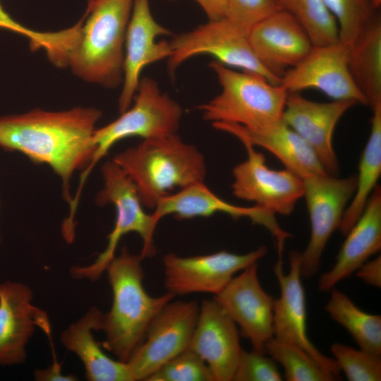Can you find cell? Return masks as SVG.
Segmentation results:
<instances>
[{"label": "cell", "mask_w": 381, "mask_h": 381, "mask_svg": "<svg viewBox=\"0 0 381 381\" xmlns=\"http://www.w3.org/2000/svg\"><path fill=\"white\" fill-rule=\"evenodd\" d=\"M102 114L95 107H78L0 116V147L48 165L61 179L63 195L70 204L71 181L76 171L84 170L91 161L93 133Z\"/></svg>", "instance_id": "cell-1"}, {"label": "cell", "mask_w": 381, "mask_h": 381, "mask_svg": "<svg viewBox=\"0 0 381 381\" xmlns=\"http://www.w3.org/2000/svg\"><path fill=\"white\" fill-rule=\"evenodd\" d=\"M143 260L124 246L105 270L113 300L102 318L101 330L105 334L102 346L123 362H127L143 341L157 314L175 297L168 291L157 297L148 294L143 284Z\"/></svg>", "instance_id": "cell-2"}, {"label": "cell", "mask_w": 381, "mask_h": 381, "mask_svg": "<svg viewBox=\"0 0 381 381\" xmlns=\"http://www.w3.org/2000/svg\"><path fill=\"white\" fill-rule=\"evenodd\" d=\"M134 183L144 207L155 209L174 189L203 182L205 159L194 145L177 134L143 139L112 159Z\"/></svg>", "instance_id": "cell-3"}, {"label": "cell", "mask_w": 381, "mask_h": 381, "mask_svg": "<svg viewBox=\"0 0 381 381\" xmlns=\"http://www.w3.org/2000/svg\"><path fill=\"white\" fill-rule=\"evenodd\" d=\"M133 0H88L66 67L83 80L116 87L123 82L126 32Z\"/></svg>", "instance_id": "cell-4"}, {"label": "cell", "mask_w": 381, "mask_h": 381, "mask_svg": "<svg viewBox=\"0 0 381 381\" xmlns=\"http://www.w3.org/2000/svg\"><path fill=\"white\" fill-rule=\"evenodd\" d=\"M222 87L221 92L197 108L213 123H230L253 129L282 119L288 91L264 76L236 71L213 60L209 64Z\"/></svg>", "instance_id": "cell-5"}, {"label": "cell", "mask_w": 381, "mask_h": 381, "mask_svg": "<svg viewBox=\"0 0 381 381\" xmlns=\"http://www.w3.org/2000/svg\"><path fill=\"white\" fill-rule=\"evenodd\" d=\"M103 187L95 197L99 206L111 204L116 210V221L104 250L90 265L75 266L71 269L76 279L98 280L108 264L116 255V250L122 236L131 233L138 234L142 239L140 257L144 259L154 256L157 249L154 234L159 221L154 214L144 210L137 188L127 174L113 160L102 166Z\"/></svg>", "instance_id": "cell-6"}, {"label": "cell", "mask_w": 381, "mask_h": 381, "mask_svg": "<svg viewBox=\"0 0 381 381\" xmlns=\"http://www.w3.org/2000/svg\"><path fill=\"white\" fill-rule=\"evenodd\" d=\"M133 99L131 108L114 121L95 129L92 137L95 151L80 175L77 196L81 195L86 179L97 162L119 141L132 136L149 139L177 133L183 109L177 102L161 91L154 79L141 78Z\"/></svg>", "instance_id": "cell-7"}, {"label": "cell", "mask_w": 381, "mask_h": 381, "mask_svg": "<svg viewBox=\"0 0 381 381\" xmlns=\"http://www.w3.org/2000/svg\"><path fill=\"white\" fill-rule=\"evenodd\" d=\"M303 195L308 211L310 235L301 253V277L310 279L319 271L325 246L339 229L346 208L356 188V176L339 178L328 174L302 179Z\"/></svg>", "instance_id": "cell-8"}, {"label": "cell", "mask_w": 381, "mask_h": 381, "mask_svg": "<svg viewBox=\"0 0 381 381\" xmlns=\"http://www.w3.org/2000/svg\"><path fill=\"white\" fill-rule=\"evenodd\" d=\"M171 54L167 59L168 71L176 70L188 59L208 54L226 66L258 73L270 82L279 85L281 78L266 68L257 59L246 35L225 18L209 20L195 29L181 33L170 41Z\"/></svg>", "instance_id": "cell-9"}, {"label": "cell", "mask_w": 381, "mask_h": 381, "mask_svg": "<svg viewBox=\"0 0 381 381\" xmlns=\"http://www.w3.org/2000/svg\"><path fill=\"white\" fill-rule=\"evenodd\" d=\"M199 307L195 301H171L160 310L143 341L126 362L133 381H146L164 363L188 349Z\"/></svg>", "instance_id": "cell-10"}, {"label": "cell", "mask_w": 381, "mask_h": 381, "mask_svg": "<svg viewBox=\"0 0 381 381\" xmlns=\"http://www.w3.org/2000/svg\"><path fill=\"white\" fill-rule=\"evenodd\" d=\"M267 251L265 246L244 254L222 250L182 257L168 253L163 257L164 284L176 296L195 293H219L234 277L250 265L258 262Z\"/></svg>", "instance_id": "cell-11"}, {"label": "cell", "mask_w": 381, "mask_h": 381, "mask_svg": "<svg viewBox=\"0 0 381 381\" xmlns=\"http://www.w3.org/2000/svg\"><path fill=\"white\" fill-rule=\"evenodd\" d=\"M243 145L247 158L232 169L234 196L253 202L273 214H291L303 195L302 178L286 169H270L262 152L249 143Z\"/></svg>", "instance_id": "cell-12"}, {"label": "cell", "mask_w": 381, "mask_h": 381, "mask_svg": "<svg viewBox=\"0 0 381 381\" xmlns=\"http://www.w3.org/2000/svg\"><path fill=\"white\" fill-rule=\"evenodd\" d=\"M349 45L340 40L313 46L296 66L284 73L280 85L288 92L314 88L334 100H353L368 105L349 68Z\"/></svg>", "instance_id": "cell-13"}, {"label": "cell", "mask_w": 381, "mask_h": 381, "mask_svg": "<svg viewBox=\"0 0 381 381\" xmlns=\"http://www.w3.org/2000/svg\"><path fill=\"white\" fill-rule=\"evenodd\" d=\"M301 253H289V271L283 270L282 258L278 257L274 272L280 287V296L273 302V337L302 349L334 380L340 379L335 360L321 353L307 334L306 303L301 282Z\"/></svg>", "instance_id": "cell-14"}, {"label": "cell", "mask_w": 381, "mask_h": 381, "mask_svg": "<svg viewBox=\"0 0 381 381\" xmlns=\"http://www.w3.org/2000/svg\"><path fill=\"white\" fill-rule=\"evenodd\" d=\"M214 298L250 341L253 349L265 353V344L273 337L274 298L260 284L258 262L234 277Z\"/></svg>", "instance_id": "cell-15"}, {"label": "cell", "mask_w": 381, "mask_h": 381, "mask_svg": "<svg viewBox=\"0 0 381 381\" xmlns=\"http://www.w3.org/2000/svg\"><path fill=\"white\" fill-rule=\"evenodd\" d=\"M356 104L353 100L318 102L299 92H288L283 121L308 144L329 175L337 176L340 169L333 147L334 129L343 115Z\"/></svg>", "instance_id": "cell-16"}, {"label": "cell", "mask_w": 381, "mask_h": 381, "mask_svg": "<svg viewBox=\"0 0 381 381\" xmlns=\"http://www.w3.org/2000/svg\"><path fill=\"white\" fill-rule=\"evenodd\" d=\"M170 34L168 29L154 18L149 0H133L126 32L123 87L118 102L120 114L130 108L142 70L150 64L170 56V42L156 40L158 36Z\"/></svg>", "instance_id": "cell-17"}, {"label": "cell", "mask_w": 381, "mask_h": 381, "mask_svg": "<svg viewBox=\"0 0 381 381\" xmlns=\"http://www.w3.org/2000/svg\"><path fill=\"white\" fill-rule=\"evenodd\" d=\"M32 289L24 283L0 284V365H15L26 361V346L37 326L47 334V314L32 304Z\"/></svg>", "instance_id": "cell-18"}, {"label": "cell", "mask_w": 381, "mask_h": 381, "mask_svg": "<svg viewBox=\"0 0 381 381\" xmlns=\"http://www.w3.org/2000/svg\"><path fill=\"white\" fill-rule=\"evenodd\" d=\"M188 349L212 371L215 381H231L242 348L237 325L213 297L204 299Z\"/></svg>", "instance_id": "cell-19"}, {"label": "cell", "mask_w": 381, "mask_h": 381, "mask_svg": "<svg viewBox=\"0 0 381 381\" xmlns=\"http://www.w3.org/2000/svg\"><path fill=\"white\" fill-rule=\"evenodd\" d=\"M219 212L234 219L249 218L254 224L266 228L277 241L278 253H282L285 241L291 236L279 226L272 213L257 205L241 207L229 203L212 192L204 181L193 183L162 198L152 214L159 222L167 215L187 219L210 217Z\"/></svg>", "instance_id": "cell-20"}, {"label": "cell", "mask_w": 381, "mask_h": 381, "mask_svg": "<svg viewBox=\"0 0 381 381\" xmlns=\"http://www.w3.org/2000/svg\"><path fill=\"white\" fill-rule=\"evenodd\" d=\"M248 38L259 61L280 78L284 68L296 66L313 46L303 26L285 10L255 25Z\"/></svg>", "instance_id": "cell-21"}, {"label": "cell", "mask_w": 381, "mask_h": 381, "mask_svg": "<svg viewBox=\"0 0 381 381\" xmlns=\"http://www.w3.org/2000/svg\"><path fill=\"white\" fill-rule=\"evenodd\" d=\"M213 127L236 136L242 143L261 147L278 158L286 169L301 178L327 174L308 144L283 119L249 129L230 123H213Z\"/></svg>", "instance_id": "cell-22"}, {"label": "cell", "mask_w": 381, "mask_h": 381, "mask_svg": "<svg viewBox=\"0 0 381 381\" xmlns=\"http://www.w3.org/2000/svg\"><path fill=\"white\" fill-rule=\"evenodd\" d=\"M345 236L334 266L319 279L318 288L320 291H332L380 250V186L375 188L361 214Z\"/></svg>", "instance_id": "cell-23"}, {"label": "cell", "mask_w": 381, "mask_h": 381, "mask_svg": "<svg viewBox=\"0 0 381 381\" xmlns=\"http://www.w3.org/2000/svg\"><path fill=\"white\" fill-rule=\"evenodd\" d=\"M102 315L91 307L61 332V342L80 359L87 380L133 381L127 363L109 357L95 338L94 332L101 330Z\"/></svg>", "instance_id": "cell-24"}, {"label": "cell", "mask_w": 381, "mask_h": 381, "mask_svg": "<svg viewBox=\"0 0 381 381\" xmlns=\"http://www.w3.org/2000/svg\"><path fill=\"white\" fill-rule=\"evenodd\" d=\"M349 68L358 90L372 107L381 102V16L377 11L349 46Z\"/></svg>", "instance_id": "cell-25"}, {"label": "cell", "mask_w": 381, "mask_h": 381, "mask_svg": "<svg viewBox=\"0 0 381 381\" xmlns=\"http://www.w3.org/2000/svg\"><path fill=\"white\" fill-rule=\"evenodd\" d=\"M371 109L370 133L361 156L356 188L339 227L344 236L361 214L381 175V102Z\"/></svg>", "instance_id": "cell-26"}, {"label": "cell", "mask_w": 381, "mask_h": 381, "mask_svg": "<svg viewBox=\"0 0 381 381\" xmlns=\"http://www.w3.org/2000/svg\"><path fill=\"white\" fill-rule=\"evenodd\" d=\"M325 305V311L344 327L359 349L381 356V316L360 309L341 291L333 289Z\"/></svg>", "instance_id": "cell-27"}, {"label": "cell", "mask_w": 381, "mask_h": 381, "mask_svg": "<svg viewBox=\"0 0 381 381\" xmlns=\"http://www.w3.org/2000/svg\"><path fill=\"white\" fill-rule=\"evenodd\" d=\"M308 32L313 46L339 40L337 22L323 0H280Z\"/></svg>", "instance_id": "cell-28"}, {"label": "cell", "mask_w": 381, "mask_h": 381, "mask_svg": "<svg viewBox=\"0 0 381 381\" xmlns=\"http://www.w3.org/2000/svg\"><path fill=\"white\" fill-rule=\"evenodd\" d=\"M265 351L282 366L288 381L334 380L308 353L297 346L272 337L266 343Z\"/></svg>", "instance_id": "cell-29"}, {"label": "cell", "mask_w": 381, "mask_h": 381, "mask_svg": "<svg viewBox=\"0 0 381 381\" xmlns=\"http://www.w3.org/2000/svg\"><path fill=\"white\" fill-rule=\"evenodd\" d=\"M334 16L339 38L349 46L378 11L371 0H323Z\"/></svg>", "instance_id": "cell-30"}, {"label": "cell", "mask_w": 381, "mask_h": 381, "mask_svg": "<svg viewBox=\"0 0 381 381\" xmlns=\"http://www.w3.org/2000/svg\"><path fill=\"white\" fill-rule=\"evenodd\" d=\"M330 351L348 380H381L380 356L340 343L332 344Z\"/></svg>", "instance_id": "cell-31"}, {"label": "cell", "mask_w": 381, "mask_h": 381, "mask_svg": "<svg viewBox=\"0 0 381 381\" xmlns=\"http://www.w3.org/2000/svg\"><path fill=\"white\" fill-rule=\"evenodd\" d=\"M146 381H215L205 362L190 349L182 351L152 373Z\"/></svg>", "instance_id": "cell-32"}, {"label": "cell", "mask_w": 381, "mask_h": 381, "mask_svg": "<svg viewBox=\"0 0 381 381\" xmlns=\"http://www.w3.org/2000/svg\"><path fill=\"white\" fill-rule=\"evenodd\" d=\"M282 10L280 0H228L225 18L248 35L255 25Z\"/></svg>", "instance_id": "cell-33"}, {"label": "cell", "mask_w": 381, "mask_h": 381, "mask_svg": "<svg viewBox=\"0 0 381 381\" xmlns=\"http://www.w3.org/2000/svg\"><path fill=\"white\" fill-rule=\"evenodd\" d=\"M283 378L276 362L265 353L243 349L233 377L234 381H281Z\"/></svg>", "instance_id": "cell-34"}, {"label": "cell", "mask_w": 381, "mask_h": 381, "mask_svg": "<svg viewBox=\"0 0 381 381\" xmlns=\"http://www.w3.org/2000/svg\"><path fill=\"white\" fill-rule=\"evenodd\" d=\"M0 28L21 35L28 39L32 50L44 49L47 54H52L60 42V34L55 32H40L30 29L15 20L4 10L0 2Z\"/></svg>", "instance_id": "cell-35"}, {"label": "cell", "mask_w": 381, "mask_h": 381, "mask_svg": "<svg viewBox=\"0 0 381 381\" xmlns=\"http://www.w3.org/2000/svg\"><path fill=\"white\" fill-rule=\"evenodd\" d=\"M356 277L370 286L381 287V257L366 261L355 272Z\"/></svg>", "instance_id": "cell-36"}, {"label": "cell", "mask_w": 381, "mask_h": 381, "mask_svg": "<svg viewBox=\"0 0 381 381\" xmlns=\"http://www.w3.org/2000/svg\"><path fill=\"white\" fill-rule=\"evenodd\" d=\"M37 381H75L78 379L73 375H64L61 365L56 360L47 368L37 369L34 373Z\"/></svg>", "instance_id": "cell-37"}, {"label": "cell", "mask_w": 381, "mask_h": 381, "mask_svg": "<svg viewBox=\"0 0 381 381\" xmlns=\"http://www.w3.org/2000/svg\"><path fill=\"white\" fill-rule=\"evenodd\" d=\"M174 1V0H169ZM203 9L209 20H217L226 17L228 0H195Z\"/></svg>", "instance_id": "cell-38"}, {"label": "cell", "mask_w": 381, "mask_h": 381, "mask_svg": "<svg viewBox=\"0 0 381 381\" xmlns=\"http://www.w3.org/2000/svg\"><path fill=\"white\" fill-rule=\"evenodd\" d=\"M371 1L377 8H380V5H381V0H371Z\"/></svg>", "instance_id": "cell-39"}, {"label": "cell", "mask_w": 381, "mask_h": 381, "mask_svg": "<svg viewBox=\"0 0 381 381\" xmlns=\"http://www.w3.org/2000/svg\"><path fill=\"white\" fill-rule=\"evenodd\" d=\"M0 241H1V236H0Z\"/></svg>", "instance_id": "cell-40"}]
</instances>
